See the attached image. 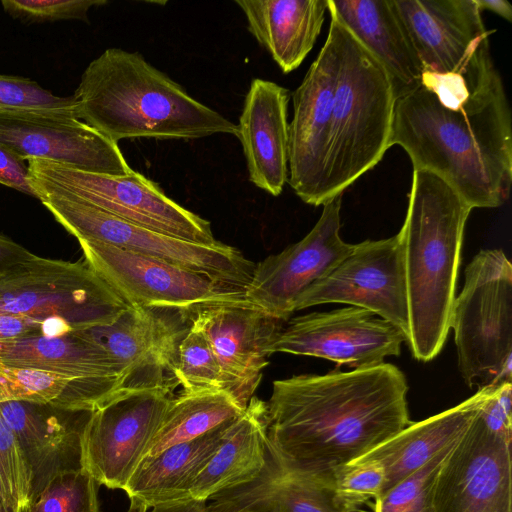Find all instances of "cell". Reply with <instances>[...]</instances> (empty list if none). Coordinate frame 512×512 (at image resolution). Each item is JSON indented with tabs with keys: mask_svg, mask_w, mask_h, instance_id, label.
<instances>
[{
	"mask_svg": "<svg viewBox=\"0 0 512 512\" xmlns=\"http://www.w3.org/2000/svg\"><path fill=\"white\" fill-rule=\"evenodd\" d=\"M391 146L413 170L435 174L473 208H496L512 181L511 112L502 79L488 60L465 74L423 73L395 102Z\"/></svg>",
	"mask_w": 512,
	"mask_h": 512,
	"instance_id": "6da1fadb",
	"label": "cell"
},
{
	"mask_svg": "<svg viewBox=\"0 0 512 512\" xmlns=\"http://www.w3.org/2000/svg\"><path fill=\"white\" fill-rule=\"evenodd\" d=\"M408 389L403 372L385 362L275 380L266 402L269 447L288 473L334 481L336 470L412 422Z\"/></svg>",
	"mask_w": 512,
	"mask_h": 512,
	"instance_id": "7a4b0ae2",
	"label": "cell"
},
{
	"mask_svg": "<svg viewBox=\"0 0 512 512\" xmlns=\"http://www.w3.org/2000/svg\"><path fill=\"white\" fill-rule=\"evenodd\" d=\"M72 96L76 117L116 143L237 135V125L194 99L138 52L106 49L86 67Z\"/></svg>",
	"mask_w": 512,
	"mask_h": 512,
	"instance_id": "3957f363",
	"label": "cell"
},
{
	"mask_svg": "<svg viewBox=\"0 0 512 512\" xmlns=\"http://www.w3.org/2000/svg\"><path fill=\"white\" fill-rule=\"evenodd\" d=\"M472 208L443 179L413 170L406 217L399 236L409 323L406 343L428 362L450 330L465 224Z\"/></svg>",
	"mask_w": 512,
	"mask_h": 512,
	"instance_id": "277c9868",
	"label": "cell"
},
{
	"mask_svg": "<svg viewBox=\"0 0 512 512\" xmlns=\"http://www.w3.org/2000/svg\"><path fill=\"white\" fill-rule=\"evenodd\" d=\"M338 43V67L320 205L343 194L391 147L396 97L374 56L329 10Z\"/></svg>",
	"mask_w": 512,
	"mask_h": 512,
	"instance_id": "5b68a950",
	"label": "cell"
},
{
	"mask_svg": "<svg viewBox=\"0 0 512 512\" xmlns=\"http://www.w3.org/2000/svg\"><path fill=\"white\" fill-rule=\"evenodd\" d=\"M450 329L468 387L511 382L512 265L501 249L480 250L466 266Z\"/></svg>",
	"mask_w": 512,
	"mask_h": 512,
	"instance_id": "8992f818",
	"label": "cell"
},
{
	"mask_svg": "<svg viewBox=\"0 0 512 512\" xmlns=\"http://www.w3.org/2000/svg\"><path fill=\"white\" fill-rule=\"evenodd\" d=\"M130 307L85 260L30 253L0 271V313L57 320L77 332L110 325Z\"/></svg>",
	"mask_w": 512,
	"mask_h": 512,
	"instance_id": "52a82bcc",
	"label": "cell"
},
{
	"mask_svg": "<svg viewBox=\"0 0 512 512\" xmlns=\"http://www.w3.org/2000/svg\"><path fill=\"white\" fill-rule=\"evenodd\" d=\"M31 183L37 199L76 239L96 241L163 260L244 289L255 263L219 242L194 243L128 222L47 184Z\"/></svg>",
	"mask_w": 512,
	"mask_h": 512,
	"instance_id": "ba28073f",
	"label": "cell"
},
{
	"mask_svg": "<svg viewBox=\"0 0 512 512\" xmlns=\"http://www.w3.org/2000/svg\"><path fill=\"white\" fill-rule=\"evenodd\" d=\"M27 162L32 181L61 189L118 218L194 243L220 242L208 220L175 202L139 172L113 176L45 160Z\"/></svg>",
	"mask_w": 512,
	"mask_h": 512,
	"instance_id": "9c48e42d",
	"label": "cell"
},
{
	"mask_svg": "<svg viewBox=\"0 0 512 512\" xmlns=\"http://www.w3.org/2000/svg\"><path fill=\"white\" fill-rule=\"evenodd\" d=\"M77 240L85 261L130 306L195 313L247 302L244 289L206 274L108 244Z\"/></svg>",
	"mask_w": 512,
	"mask_h": 512,
	"instance_id": "30bf717a",
	"label": "cell"
},
{
	"mask_svg": "<svg viewBox=\"0 0 512 512\" xmlns=\"http://www.w3.org/2000/svg\"><path fill=\"white\" fill-rule=\"evenodd\" d=\"M172 397L160 388L122 389L90 413L81 435V464L98 485L124 490Z\"/></svg>",
	"mask_w": 512,
	"mask_h": 512,
	"instance_id": "8fae6325",
	"label": "cell"
},
{
	"mask_svg": "<svg viewBox=\"0 0 512 512\" xmlns=\"http://www.w3.org/2000/svg\"><path fill=\"white\" fill-rule=\"evenodd\" d=\"M327 303L366 309L397 326L407 339L409 312L399 233L354 244L326 278L297 298L294 311Z\"/></svg>",
	"mask_w": 512,
	"mask_h": 512,
	"instance_id": "7c38bea8",
	"label": "cell"
},
{
	"mask_svg": "<svg viewBox=\"0 0 512 512\" xmlns=\"http://www.w3.org/2000/svg\"><path fill=\"white\" fill-rule=\"evenodd\" d=\"M340 194L323 205L312 230L299 242L255 265L244 297L274 318L288 321L297 298L326 278L353 250L340 237Z\"/></svg>",
	"mask_w": 512,
	"mask_h": 512,
	"instance_id": "4fadbf2b",
	"label": "cell"
},
{
	"mask_svg": "<svg viewBox=\"0 0 512 512\" xmlns=\"http://www.w3.org/2000/svg\"><path fill=\"white\" fill-rule=\"evenodd\" d=\"M404 342L406 337L397 326L366 309L350 306L291 318L277 333L269 354L324 358L357 369L398 356Z\"/></svg>",
	"mask_w": 512,
	"mask_h": 512,
	"instance_id": "5bb4252c",
	"label": "cell"
},
{
	"mask_svg": "<svg viewBox=\"0 0 512 512\" xmlns=\"http://www.w3.org/2000/svg\"><path fill=\"white\" fill-rule=\"evenodd\" d=\"M479 412L440 469L434 512H512V439Z\"/></svg>",
	"mask_w": 512,
	"mask_h": 512,
	"instance_id": "9a60e30c",
	"label": "cell"
},
{
	"mask_svg": "<svg viewBox=\"0 0 512 512\" xmlns=\"http://www.w3.org/2000/svg\"><path fill=\"white\" fill-rule=\"evenodd\" d=\"M0 144L24 161H51L113 176L134 171L118 143L74 114L0 109Z\"/></svg>",
	"mask_w": 512,
	"mask_h": 512,
	"instance_id": "2e32d148",
	"label": "cell"
},
{
	"mask_svg": "<svg viewBox=\"0 0 512 512\" xmlns=\"http://www.w3.org/2000/svg\"><path fill=\"white\" fill-rule=\"evenodd\" d=\"M193 314L131 306L112 324L84 331L119 363L123 389L173 392L178 386L173 375L178 343Z\"/></svg>",
	"mask_w": 512,
	"mask_h": 512,
	"instance_id": "e0dca14e",
	"label": "cell"
},
{
	"mask_svg": "<svg viewBox=\"0 0 512 512\" xmlns=\"http://www.w3.org/2000/svg\"><path fill=\"white\" fill-rule=\"evenodd\" d=\"M423 73L465 74L491 59L476 0H391Z\"/></svg>",
	"mask_w": 512,
	"mask_h": 512,
	"instance_id": "ac0fdd59",
	"label": "cell"
},
{
	"mask_svg": "<svg viewBox=\"0 0 512 512\" xmlns=\"http://www.w3.org/2000/svg\"><path fill=\"white\" fill-rule=\"evenodd\" d=\"M338 67V43L330 24L326 41L292 94L288 183L305 203L319 206Z\"/></svg>",
	"mask_w": 512,
	"mask_h": 512,
	"instance_id": "d6986e66",
	"label": "cell"
},
{
	"mask_svg": "<svg viewBox=\"0 0 512 512\" xmlns=\"http://www.w3.org/2000/svg\"><path fill=\"white\" fill-rule=\"evenodd\" d=\"M191 321L214 352L221 390L245 410L268 365L269 347L284 322L249 302L206 307L196 311Z\"/></svg>",
	"mask_w": 512,
	"mask_h": 512,
	"instance_id": "ffe728a7",
	"label": "cell"
},
{
	"mask_svg": "<svg viewBox=\"0 0 512 512\" xmlns=\"http://www.w3.org/2000/svg\"><path fill=\"white\" fill-rule=\"evenodd\" d=\"M90 413L26 401L0 403V415L30 470L32 500L55 475L82 468L81 435Z\"/></svg>",
	"mask_w": 512,
	"mask_h": 512,
	"instance_id": "44dd1931",
	"label": "cell"
},
{
	"mask_svg": "<svg viewBox=\"0 0 512 512\" xmlns=\"http://www.w3.org/2000/svg\"><path fill=\"white\" fill-rule=\"evenodd\" d=\"M289 91L269 80L251 81L237 125L249 181L272 196L288 181Z\"/></svg>",
	"mask_w": 512,
	"mask_h": 512,
	"instance_id": "7402d4cb",
	"label": "cell"
},
{
	"mask_svg": "<svg viewBox=\"0 0 512 512\" xmlns=\"http://www.w3.org/2000/svg\"><path fill=\"white\" fill-rule=\"evenodd\" d=\"M269 446V444H268ZM207 502L209 512H359L360 507L335 488L334 481L285 471L268 449L257 477L223 490Z\"/></svg>",
	"mask_w": 512,
	"mask_h": 512,
	"instance_id": "603a6c76",
	"label": "cell"
},
{
	"mask_svg": "<svg viewBox=\"0 0 512 512\" xmlns=\"http://www.w3.org/2000/svg\"><path fill=\"white\" fill-rule=\"evenodd\" d=\"M328 9L385 69L396 100L420 85L423 66L391 0H328Z\"/></svg>",
	"mask_w": 512,
	"mask_h": 512,
	"instance_id": "cb8c5ba5",
	"label": "cell"
},
{
	"mask_svg": "<svg viewBox=\"0 0 512 512\" xmlns=\"http://www.w3.org/2000/svg\"><path fill=\"white\" fill-rule=\"evenodd\" d=\"M492 386L479 388L474 395L443 412L411 422L355 461L375 460L382 464L386 475L384 492L457 442L480 411Z\"/></svg>",
	"mask_w": 512,
	"mask_h": 512,
	"instance_id": "d4e9b609",
	"label": "cell"
},
{
	"mask_svg": "<svg viewBox=\"0 0 512 512\" xmlns=\"http://www.w3.org/2000/svg\"><path fill=\"white\" fill-rule=\"evenodd\" d=\"M268 449L266 402L253 396L181 500L207 502L223 490L254 479L266 463Z\"/></svg>",
	"mask_w": 512,
	"mask_h": 512,
	"instance_id": "484cf974",
	"label": "cell"
},
{
	"mask_svg": "<svg viewBox=\"0 0 512 512\" xmlns=\"http://www.w3.org/2000/svg\"><path fill=\"white\" fill-rule=\"evenodd\" d=\"M247 28L283 73L297 69L321 32L328 0H236Z\"/></svg>",
	"mask_w": 512,
	"mask_h": 512,
	"instance_id": "4316f807",
	"label": "cell"
},
{
	"mask_svg": "<svg viewBox=\"0 0 512 512\" xmlns=\"http://www.w3.org/2000/svg\"><path fill=\"white\" fill-rule=\"evenodd\" d=\"M0 364L84 378H119L114 357L85 331L27 335L0 341Z\"/></svg>",
	"mask_w": 512,
	"mask_h": 512,
	"instance_id": "83f0119b",
	"label": "cell"
},
{
	"mask_svg": "<svg viewBox=\"0 0 512 512\" xmlns=\"http://www.w3.org/2000/svg\"><path fill=\"white\" fill-rule=\"evenodd\" d=\"M232 421L143 460L123 491L129 499L140 500L148 509L181 500L221 444Z\"/></svg>",
	"mask_w": 512,
	"mask_h": 512,
	"instance_id": "f1b7e54d",
	"label": "cell"
},
{
	"mask_svg": "<svg viewBox=\"0 0 512 512\" xmlns=\"http://www.w3.org/2000/svg\"><path fill=\"white\" fill-rule=\"evenodd\" d=\"M123 389L119 378H84L0 364V403L26 401L92 412Z\"/></svg>",
	"mask_w": 512,
	"mask_h": 512,
	"instance_id": "f546056e",
	"label": "cell"
},
{
	"mask_svg": "<svg viewBox=\"0 0 512 512\" xmlns=\"http://www.w3.org/2000/svg\"><path fill=\"white\" fill-rule=\"evenodd\" d=\"M243 412L222 390L182 391L171 398L142 461L168 447L199 438Z\"/></svg>",
	"mask_w": 512,
	"mask_h": 512,
	"instance_id": "4dcf8cb0",
	"label": "cell"
},
{
	"mask_svg": "<svg viewBox=\"0 0 512 512\" xmlns=\"http://www.w3.org/2000/svg\"><path fill=\"white\" fill-rule=\"evenodd\" d=\"M174 378L182 391L221 390V373L203 332L191 321L175 357Z\"/></svg>",
	"mask_w": 512,
	"mask_h": 512,
	"instance_id": "1f68e13d",
	"label": "cell"
},
{
	"mask_svg": "<svg viewBox=\"0 0 512 512\" xmlns=\"http://www.w3.org/2000/svg\"><path fill=\"white\" fill-rule=\"evenodd\" d=\"M455 443L376 497L373 512H434L437 478Z\"/></svg>",
	"mask_w": 512,
	"mask_h": 512,
	"instance_id": "d6a6232c",
	"label": "cell"
},
{
	"mask_svg": "<svg viewBox=\"0 0 512 512\" xmlns=\"http://www.w3.org/2000/svg\"><path fill=\"white\" fill-rule=\"evenodd\" d=\"M98 484L84 469L55 475L25 512H100Z\"/></svg>",
	"mask_w": 512,
	"mask_h": 512,
	"instance_id": "836d02e7",
	"label": "cell"
},
{
	"mask_svg": "<svg viewBox=\"0 0 512 512\" xmlns=\"http://www.w3.org/2000/svg\"><path fill=\"white\" fill-rule=\"evenodd\" d=\"M0 109L76 116L73 96H56L31 79L10 75H0Z\"/></svg>",
	"mask_w": 512,
	"mask_h": 512,
	"instance_id": "e575fe53",
	"label": "cell"
},
{
	"mask_svg": "<svg viewBox=\"0 0 512 512\" xmlns=\"http://www.w3.org/2000/svg\"><path fill=\"white\" fill-rule=\"evenodd\" d=\"M106 0H2L4 11L23 23L81 20L89 23L88 11Z\"/></svg>",
	"mask_w": 512,
	"mask_h": 512,
	"instance_id": "d590c367",
	"label": "cell"
},
{
	"mask_svg": "<svg viewBox=\"0 0 512 512\" xmlns=\"http://www.w3.org/2000/svg\"><path fill=\"white\" fill-rule=\"evenodd\" d=\"M0 474L19 512H25L32 501V482L18 441L0 415Z\"/></svg>",
	"mask_w": 512,
	"mask_h": 512,
	"instance_id": "8d00e7d4",
	"label": "cell"
},
{
	"mask_svg": "<svg viewBox=\"0 0 512 512\" xmlns=\"http://www.w3.org/2000/svg\"><path fill=\"white\" fill-rule=\"evenodd\" d=\"M385 482L384 467L375 460L353 461L334 473L335 488L359 507L378 497Z\"/></svg>",
	"mask_w": 512,
	"mask_h": 512,
	"instance_id": "74e56055",
	"label": "cell"
},
{
	"mask_svg": "<svg viewBox=\"0 0 512 512\" xmlns=\"http://www.w3.org/2000/svg\"><path fill=\"white\" fill-rule=\"evenodd\" d=\"M0 184L37 198L28 164L0 144Z\"/></svg>",
	"mask_w": 512,
	"mask_h": 512,
	"instance_id": "f35d334b",
	"label": "cell"
},
{
	"mask_svg": "<svg viewBox=\"0 0 512 512\" xmlns=\"http://www.w3.org/2000/svg\"><path fill=\"white\" fill-rule=\"evenodd\" d=\"M33 334H44V321L0 313V341Z\"/></svg>",
	"mask_w": 512,
	"mask_h": 512,
	"instance_id": "ab89813d",
	"label": "cell"
},
{
	"mask_svg": "<svg viewBox=\"0 0 512 512\" xmlns=\"http://www.w3.org/2000/svg\"><path fill=\"white\" fill-rule=\"evenodd\" d=\"M30 253V251L9 237L0 234V271L28 256Z\"/></svg>",
	"mask_w": 512,
	"mask_h": 512,
	"instance_id": "60d3db41",
	"label": "cell"
},
{
	"mask_svg": "<svg viewBox=\"0 0 512 512\" xmlns=\"http://www.w3.org/2000/svg\"><path fill=\"white\" fill-rule=\"evenodd\" d=\"M148 512H209L207 502L193 499L168 502L148 509Z\"/></svg>",
	"mask_w": 512,
	"mask_h": 512,
	"instance_id": "b9f144b4",
	"label": "cell"
},
{
	"mask_svg": "<svg viewBox=\"0 0 512 512\" xmlns=\"http://www.w3.org/2000/svg\"><path fill=\"white\" fill-rule=\"evenodd\" d=\"M481 11L489 10L503 19L512 21V6L506 0H476Z\"/></svg>",
	"mask_w": 512,
	"mask_h": 512,
	"instance_id": "7bdbcfd3",
	"label": "cell"
},
{
	"mask_svg": "<svg viewBox=\"0 0 512 512\" xmlns=\"http://www.w3.org/2000/svg\"><path fill=\"white\" fill-rule=\"evenodd\" d=\"M0 512H19L18 507L10 496L0 474Z\"/></svg>",
	"mask_w": 512,
	"mask_h": 512,
	"instance_id": "ee69618b",
	"label": "cell"
},
{
	"mask_svg": "<svg viewBox=\"0 0 512 512\" xmlns=\"http://www.w3.org/2000/svg\"><path fill=\"white\" fill-rule=\"evenodd\" d=\"M127 512H148L147 506L138 499L131 498Z\"/></svg>",
	"mask_w": 512,
	"mask_h": 512,
	"instance_id": "f6af8a7d",
	"label": "cell"
}]
</instances>
